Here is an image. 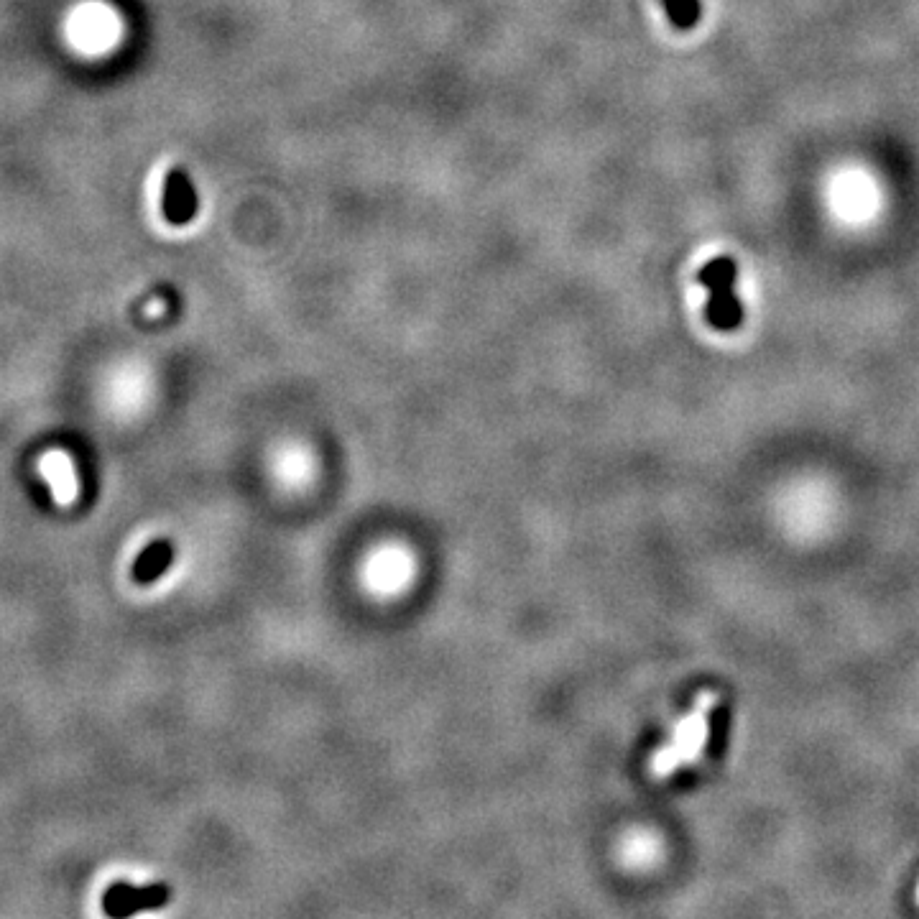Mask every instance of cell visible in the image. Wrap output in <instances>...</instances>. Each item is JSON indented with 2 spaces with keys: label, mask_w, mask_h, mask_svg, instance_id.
Returning <instances> with one entry per match:
<instances>
[{
  "label": "cell",
  "mask_w": 919,
  "mask_h": 919,
  "mask_svg": "<svg viewBox=\"0 0 919 919\" xmlns=\"http://www.w3.org/2000/svg\"><path fill=\"white\" fill-rule=\"evenodd\" d=\"M169 897H172V891L164 884H151L143 886V889H133L131 884H113L103 894V912L115 919L131 917L141 909L164 907Z\"/></svg>",
  "instance_id": "277c9868"
},
{
  "label": "cell",
  "mask_w": 919,
  "mask_h": 919,
  "mask_svg": "<svg viewBox=\"0 0 919 919\" xmlns=\"http://www.w3.org/2000/svg\"><path fill=\"white\" fill-rule=\"evenodd\" d=\"M172 560H174V544L172 542H166V539H161V542L149 544V547H146L141 554H138L136 565H133V580H136L138 585L156 583V580H159V577L164 575L166 570H169Z\"/></svg>",
  "instance_id": "5b68a950"
},
{
  "label": "cell",
  "mask_w": 919,
  "mask_h": 919,
  "mask_svg": "<svg viewBox=\"0 0 919 919\" xmlns=\"http://www.w3.org/2000/svg\"><path fill=\"white\" fill-rule=\"evenodd\" d=\"M697 279L708 289L705 314H708L710 325L720 332H731L741 327L743 302L736 292L738 263L731 256H718L705 263Z\"/></svg>",
  "instance_id": "7a4b0ae2"
},
{
  "label": "cell",
  "mask_w": 919,
  "mask_h": 919,
  "mask_svg": "<svg viewBox=\"0 0 919 919\" xmlns=\"http://www.w3.org/2000/svg\"><path fill=\"white\" fill-rule=\"evenodd\" d=\"M917 897H919V891H917Z\"/></svg>",
  "instance_id": "52a82bcc"
},
{
  "label": "cell",
  "mask_w": 919,
  "mask_h": 919,
  "mask_svg": "<svg viewBox=\"0 0 919 919\" xmlns=\"http://www.w3.org/2000/svg\"><path fill=\"white\" fill-rule=\"evenodd\" d=\"M718 692H703L697 697V703L692 705L690 713L680 720V725L674 728L672 741L664 748H659L654 759H651L649 771L654 777H667L672 771H677L680 766L692 764L700 756L705 741H708V718L710 708L718 703Z\"/></svg>",
  "instance_id": "6da1fadb"
},
{
  "label": "cell",
  "mask_w": 919,
  "mask_h": 919,
  "mask_svg": "<svg viewBox=\"0 0 919 919\" xmlns=\"http://www.w3.org/2000/svg\"><path fill=\"white\" fill-rule=\"evenodd\" d=\"M662 3L669 21L682 31L695 29L700 16H703V0H662Z\"/></svg>",
  "instance_id": "8992f818"
},
{
  "label": "cell",
  "mask_w": 919,
  "mask_h": 919,
  "mask_svg": "<svg viewBox=\"0 0 919 919\" xmlns=\"http://www.w3.org/2000/svg\"><path fill=\"white\" fill-rule=\"evenodd\" d=\"M200 212V197L187 169L174 166L164 177V195H161V215L174 228H184Z\"/></svg>",
  "instance_id": "3957f363"
}]
</instances>
